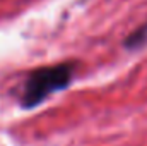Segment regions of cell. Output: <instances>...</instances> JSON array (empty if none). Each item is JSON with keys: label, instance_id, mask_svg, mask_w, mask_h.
<instances>
[{"label": "cell", "instance_id": "1", "mask_svg": "<svg viewBox=\"0 0 147 146\" xmlns=\"http://www.w3.org/2000/svg\"><path fill=\"white\" fill-rule=\"evenodd\" d=\"M77 74V62L65 60L58 64L41 65L26 74L21 91L19 105L24 110H33L43 105L50 96L67 89Z\"/></svg>", "mask_w": 147, "mask_h": 146}, {"label": "cell", "instance_id": "2", "mask_svg": "<svg viewBox=\"0 0 147 146\" xmlns=\"http://www.w3.org/2000/svg\"><path fill=\"white\" fill-rule=\"evenodd\" d=\"M121 45H123V48L127 52H139V50L146 48L147 46V19L140 26H137L130 35H127L125 40L121 41Z\"/></svg>", "mask_w": 147, "mask_h": 146}]
</instances>
